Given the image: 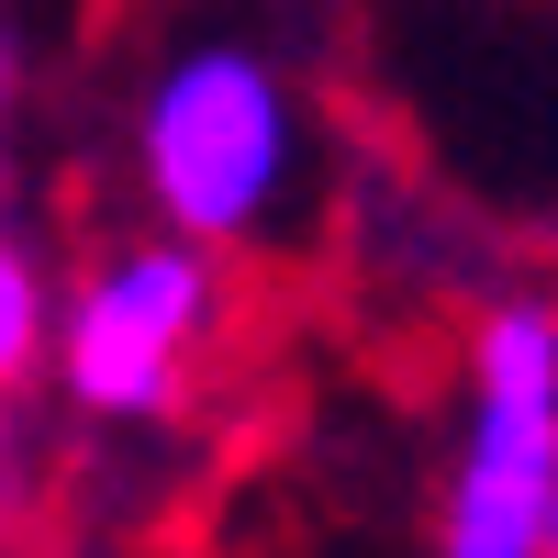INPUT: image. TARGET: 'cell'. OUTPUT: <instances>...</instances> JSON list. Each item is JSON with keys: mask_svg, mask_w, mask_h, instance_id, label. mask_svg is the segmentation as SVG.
I'll list each match as a JSON object with an SVG mask.
<instances>
[{"mask_svg": "<svg viewBox=\"0 0 558 558\" xmlns=\"http://www.w3.org/2000/svg\"><path fill=\"white\" fill-rule=\"evenodd\" d=\"M123 191L146 223L235 268L302 257L324 235V112L302 68L246 23L157 45L123 101Z\"/></svg>", "mask_w": 558, "mask_h": 558, "instance_id": "obj_1", "label": "cell"}, {"mask_svg": "<svg viewBox=\"0 0 558 558\" xmlns=\"http://www.w3.org/2000/svg\"><path fill=\"white\" fill-rule=\"evenodd\" d=\"M425 558H558V291L502 279L458 324Z\"/></svg>", "mask_w": 558, "mask_h": 558, "instance_id": "obj_2", "label": "cell"}, {"mask_svg": "<svg viewBox=\"0 0 558 558\" xmlns=\"http://www.w3.org/2000/svg\"><path fill=\"white\" fill-rule=\"evenodd\" d=\"M235 291H246V268L168 235V223H134V235L89 246L68 268L45 391L89 436H179L213 391L223 336H235Z\"/></svg>", "mask_w": 558, "mask_h": 558, "instance_id": "obj_3", "label": "cell"}, {"mask_svg": "<svg viewBox=\"0 0 558 558\" xmlns=\"http://www.w3.org/2000/svg\"><path fill=\"white\" fill-rule=\"evenodd\" d=\"M57 313H68V268L45 257L34 223H12V202H0V402L45 391V368H57Z\"/></svg>", "mask_w": 558, "mask_h": 558, "instance_id": "obj_4", "label": "cell"}, {"mask_svg": "<svg viewBox=\"0 0 558 558\" xmlns=\"http://www.w3.org/2000/svg\"><path fill=\"white\" fill-rule=\"evenodd\" d=\"M12 123H23V45L0 23V202H12Z\"/></svg>", "mask_w": 558, "mask_h": 558, "instance_id": "obj_5", "label": "cell"}]
</instances>
